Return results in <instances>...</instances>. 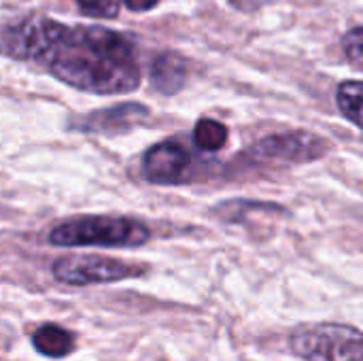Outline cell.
Instances as JSON below:
<instances>
[{
    "label": "cell",
    "instance_id": "cell-1",
    "mask_svg": "<svg viewBox=\"0 0 363 361\" xmlns=\"http://www.w3.org/2000/svg\"><path fill=\"white\" fill-rule=\"evenodd\" d=\"M2 51L89 94H130L143 81L134 43L102 26H66L49 17H26L2 28Z\"/></svg>",
    "mask_w": 363,
    "mask_h": 361
},
{
    "label": "cell",
    "instance_id": "cell-2",
    "mask_svg": "<svg viewBox=\"0 0 363 361\" xmlns=\"http://www.w3.org/2000/svg\"><path fill=\"white\" fill-rule=\"evenodd\" d=\"M151 238V230L132 217L87 215L64 221L49 232L55 247H140Z\"/></svg>",
    "mask_w": 363,
    "mask_h": 361
},
{
    "label": "cell",
    "instance_id": "cell-3",
    "mask_svg": "<svg viewBox=\"0 0 363 361\" xmlns=\"http://www.w3.org/2000/svg\"><path fill=\"white\" fill-rule=\"evenodd\" d=\"M291 349L306 361H363V334L336 323L311 326L291 336Z\"/></svg>",
    "mask_w": 363,
    "mask_h": 361
},
{
    "label": "cell",
    "instance_id": "cell-4",
    "mask_svg": "<svg viewBox=\"0 0 363 361\" xmlns=\"http://www.w3.org/2000/svg\"><path fill=\"white\" fill-rule=\"evenodd\" d=\"M332 145L306 130H287L268 134L262 140H257L245 155H249L255 162H279V164H311L330 153Z\"/></svg>",
    "mask_w": 363,
    "mask_h": 361
},
{
    "label": "cell",
    "instance_id": "cell-5",
    "mask_svg": "<svg viewBox=\"0 0 363 361\" xmlns=\"http://www.w3.org/2000/svg\"><path fill=\"white\" fill-rule=\"evenodd\" d=\"M53 277L64 285H100L140 277L147 268L100 255H64L53 262Z\"/></svg>",
    "mask_w": 363,
    "mask_h": 361
},
{
    "label": "cell",
    "instance_id": "cell-6",
    "mask_svg": "<svg viewBox=\"0 0 363 361\" xmlns=\"http://www.w3.org/2000/svg\"><path fill=\"white\" fill-rule=\"evenodd\" d=\"M143 177L155 185H187L198 179V164L191 151L179 140H162L143 157Z\"/></svg>",
    "mask_w": 363,
    "mask_h": 361
},
{
    "label": "cell",
    "instance_id": "cell-7",
    "mask_svg": "<svg viewBox=\"0 0 363 361\" xmlns=\"http://www.w3.org/2000/svg\"><path fill=\"white\" fill-rule=\"evenodd\" d=\"M147 117H149V109L145 104L123 102L111 109H98L81 117L77 123H72V130L83 134H98V136H119L140 126Z\"/></svg>",
    "mask_w": 363,
    "mask_h": 361
},
{
    "label": "cell",
    "instance_id": "cell-8",
    "mask_svg": "<svg viewBox=\"0 0 363 361\" xmlns=\"http://www.w3.org/2000/svg\"><path fill=\"white\" fill-rule=\"evenodd\" d=\"M187 60L172 51H162L151 60V85L164 94H179L187 83Z\"/></svg>",
    "mask_w": 363,
    "mask_h": 361
},
{
    "label": "cell",
    "instance_id": "cell-9",
    "mask_svg": "<svg viewBox=\"0 0 363 361\" xmlns=\"http://www.w3.org/2000/svg\"><path fill=\"white\" fill-rule=\"evenodd\" d=\"M34 349L45 357H66L74 349V336L60 326H43L32 334Z\"/></svg>",
    "mask_w": 363,
    "mask_h": 361
},
{
    "label": "cell",
    "instance_id": "cell-10",
    "mask_svg": "<svg viewBox=\"0 0 363 361\" xmlns=\"http://www.w3.org/2000/svg\"><path fill=\"white\" fill-rule=\"evenodd\" d=\"M340 113L363 132V81H342L336 89Z\"/></svg>",
    "mask_w": 363,
    "mask_h": 361
},
{
    "label": "cell",
    "instance_id": "cell-11",
    "mask_svg": "<svg viewBox=\"0 0 363 361\" xmlns=\"http://www.w3.org/2000/svg\"><path fill=\"white\" fill-rule=\"evenodd\" d=\"M230 136V130L225 123L215 121V119H200L194 128V143L198 149L206 151V153H217L225 147Z\"/></svg>",
    "mask_w": 363,
    "mask_h": 361
},
{
    "label": "cell",
    "instance_id": "cell-12",
    "mask_svg": "<svg viewBox=\"0 0 363 361\" xmlns=\"http://www.w3.org/2000/svg\"><path fill=\"white\" fill-rule=\"evenodd\" d=\"M81 13L96 17V19H115L121 11L119 0H74Z\"/></svg>",
    "mask_w": 363,
    "mask_h": 361
},
{
    "label": "cell",
    "instance_id": "cell-13",
    "mask_svg": "<svg viewBox=\"0 0 363 361\" xmlns=\"http://www.w3.org/2000/svg\"><path fill=\"white\" fill-rule=\"evenodd\" d=\"M342 49H345V53L351 57V60H355V57H362L363 55V28H353V30H349L345 36H342Z\"/></svg>",
    "mask_w": 363,
    "mask_h": 361
},
{
    "label": "cell",
    "instance_id": "cell-14",
    "mask_svg": "<svg viewBox=\"0 0 363 361\" xmlns=\"http://www.w3.org/2000/svg\"><path fill=\"white\" fill-rule=\"evenodd\" d=\"M157 2H160V0H123V4H125L130 11H134V13H147V11H151L153 6H157Z\"/></svg>",
    "mask_w": 363,
    "mask_h": 361
}]
</instances>
